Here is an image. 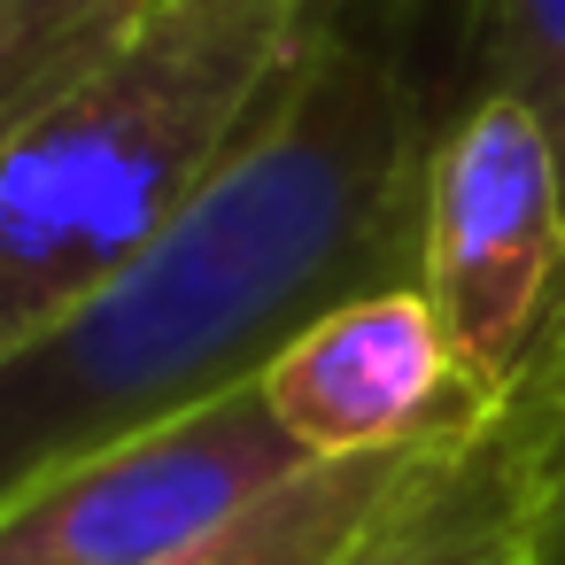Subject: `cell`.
<instances>
[{"label": "cell", "instance_id": "cell-1", "mask_svg": "<svg viewBox=\"0 0 565 565\" xmlns=\"http://www.w3.org/2000/svg\"><path fill=\"white\" fill-rule=\"evenodd\" d=\"M472 94L441 0H341L248 148L94 295L0 356V511L47 472L256 387L326 310L411 287L434 140Z\"/></svg>", "mask_w": 565, "mask_h": 565}, {"label": "cell", "instance_id": "cell-2", "mask_svg": "<svg viewBox=\"0 0 565 565\" xmlns=\"http://www.w3.org/2000/svg\"><path fill=\"white\" fill-rule=\"evenodd\" d=\"M341 0H148L0 156V356L132 264L271 117Z\"/></svg>", "mask_w": 565, "mask_h": 565}, {"label": "cell", "instance_id": "cell-3", "mask_svg": "<svg viewBox=\"0 0 565 565\" xmlns=\"http://www.w3.org/2000/svg\"><path fill=\"white\" fill-rule=\"evenodd\" d=\"M418 287L480 403L565 356V163L503 86H472L434 140Z\"/></svg>", "mask_w": 565, "mask_h": 565}, {"label": "cell", "instance_id": "cell-4", "mask_svg": "<svg viewBox=\"0 0 565 565\" xmlns=\"http://www.w3.org/2000/svg\"><path fill=\"white\" fill-rule=\"evenodd\" d=\"M302 465L318 457L279 426L256 380L24 488L0 511V565H156L241 519Z\"/></svg>", "mask_w": 565, "mask_h": 565}, {"label": "cell", "instance_id": "cell-5", "mask_svg": "<svg viewBox=\"0 0 565 565\" xmlns=\"http://www.w3.org/2000/svg\"><path fill=\"white\" fill-rule=\"evenodd\" d=\"M264 395H271L279 426L318 465L326 457L418 449V441H441V434L495 411L457 372V349H449L418 279L411 287H372V295L326 310L318 326H302L271 356Z\"/></svg>", "mask_w": 565, "mask_h": 565}, {"label": "cell", "instance_id": "cell-6", "mask_svg": "<svg viewBox=\"0 0 565 565\" xmlns=\"http://www.w3.org/2000/svg\"><path fill=\"white\" fill-rule=\"evenodd\" d=\"M565 441V356L488 418L441 434L333 565H511Z\"/></svg>", "mask_w": 565, "mask_h": 565}, {"label": "cell", "instance_id": "cell-7", "mask_svg": "<svg viewBox=\"0 0 565 565\" xmlns=\"http://www.w3.org/2000/svg\"><path fill=\"white\" fill-rule=\"evenodd\" d=\"M434 441L418 449H387V457H326V465H302L295 480H279L271 495H256L241 519H225L217 534L156 557V565H333L380 511L387 495L411 480V465L426 457Z\"/></svg>", "mask_w": 565, "mask_h": 565}, {"label": "cell", "instance_id": "cell-8", "mask_svg": "<svg viewBox=\"0 0 565 565\" xmlns=\"http://www.w3.org/2000/svg\"><path fill=\"white\" fill-rule=\"evenodd\" d=\"M148 9V0H24L0 17V156Z\"/></svg>", "mask_w": 565, "mask_h": 565}, {"label": "cell", "instance_id": "cell-9", "mask_svg": "<svg viewBox=\"0 0 565 565\" xmlns=\"http://www.w3.org/2000/svg\"><path fill=\"white\" fill-rule=\"evenodd\" d=\"M472 86L519 94L565 163V0H472Z\"/></svg>", "mask_w": 565, "mask_h": 565}, {"label": "cell", "instance_id": "cell-10", "mask_svg": "<svg viewBox=\"0 0 565 565\" xmlns=\"http://www.w3.org/2000/svg\"><path fill=\"white\" fill-rule=\"evenodd\" d=\"M526 565H565V441L550 457V480L534 495V519H526V542H519Z\"/></svg>", "mask_w": 565, "mask_h": 565}, {"label": "cell", "instance_id": "cell-11", "mask_svg": "<svg viewBox=\"0 0 565 565\" xmlns=\"http://www.w3.org/2000/svg\"><path fill=\"white\" fill-rule=\"evenodd\" d=\"M9 9H24V0H0V17H9Z\"/></svg>", "mask_w": 565, "mask_h": 565}, {"label": "cell", "instance_id": "cell-12", "mask_svg": "<svg viewBox=\"0 0 565 565\" xmlns=\"http://www.w3.org/2000/svg\"><path fill=\"white\" fill-rule=\"evenodd\" d=\"M511 565H526V557H511Z\"/></svg>", "mask_w": 565, "mask_h": 565}]
</instances>
